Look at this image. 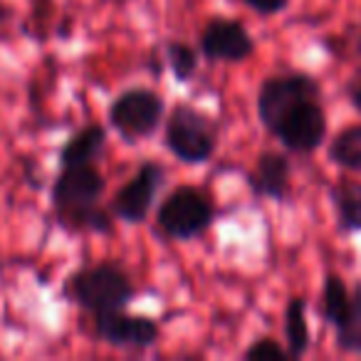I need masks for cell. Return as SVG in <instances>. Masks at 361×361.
Returning a JSON list of instances; mask_svg holds the SVG:
<instances>
[{"mask_svg": "<svg viewBox=\"0 0 361 361\" xmlns=\"http://www.w3.org/2000/svg\"><path fill=\"white\" fill-rule=\"evenodd\" d=\"M104 191L106 178L97 164L60 166L50 191L57 221L72 231L109 235L114 231V213L102 206Z\"/></svg>", "mask_w": 361, "mask_h": 361, "instance_id": "6da1fadb", "label": "cell"}, {"mask_svg": "<svg viewBox=\"0 0 361 361\" xmlns=\"http://www.w3.org/2000/svg\"><path fill=\"white\" fill-rule=\"evenodd\" d=\"M62 295L90 314L126 310L136 297L131 275L116 260H102L75 270L65 280Z\"/></svg>", "mask_w": 361, "mask_h": 361, "instance_id": "7a4b0ae2", "label": "cell"}, {"mask_svg": "<svg viewBox=\"0 0 361 361\" xmlns=\"http://www.w3.org/2000/svg\"><path fill=\"white\" fill-rule=\"evenodd\" d=\"M164 146L180 164H206L218 149V121L206 111L180 102L164 119Z\"/></svg>", "mask_w": 361, "mask_h": 361, "instance_id": "3957f363", "label": "cell"}, {"mask_svg": "<svg viewBox=\"0 0 361 361\" xmlns=\"http://www.w3.org/2000/svg\"><path fill=\"white\" fill-rule=\"evenodd\" d=\"M216 221V208L211 198L196 186H178L159 203L156 223L171 240L186 243L201 238Z\"/></svg>", "mask_w": 361, "mask_h": 361, "instance_id": "277c9868", "label": "cell"}, {"mask_svg": "<svg viewBox=\"0 0 361 361\" xmlns=\"http://www.w3.org/2000/svg\"><path fill=\"white\" fill-rule=\"evenodd\" d=\"M166 119V102L159 92L146 90V87H131L121 94L114 97L106 111L109 126L121 136L124 141L149 139L156 134Z\"/></svg>", "mask_w": 361, "mask_h": 361, "instance_id": "5b68a950", "label": "cell"}, {"mask_svg": "<svg viewBox=\"0 0 361 361\" xmlns=\"http://www.w3.org/2000/svg\"><path fill=\"white\" fill-rule=\"evenodd\" d=\"M166 183V169L159 161H144L136 169V173L126 180L124 186L114 193L109 203V211L116 221L139 226L149 218L151 208L156 203V196Z\"/></svg>", "mask_w": 361, "mask_h": 361, "instance_id": "8992f818", "label": "cell"}, {"mask_svg": "<svg viewBox=\"0 0 361 361\" xmlns=\"http://www.w3.org/2000/svg\"><path fill=\"white\" fill-rule=\"evenodd\" d=\"M307 99H319V85L310 75H302V72L272 75L257 90V116L270 131L282 114Z\"/></svg>", "mask_w": 361, "mask_h": 361, "instance_id": "52a82bcc", "label": "cell"}, {"mask_svg": "<svg viewBox=\"0 0 361 361\" xmlns=\"http://www.w3.org/2000/svg\"><path fill=\"white\" fill-rule=\"evenodd\" d=\"M94 317V334L104 344H111L116 349H134L144 351L159 341L161 326L156 319L144 314H131L126 310L102 312Z\"/></svg>", "mask_w": 361, "mask_h": 361, "instance_id": "ba28073f", "label": "cell"}, {"mask_svg": "<svg viewBox=\"0 0 361 361\" xmlns=\"http://www.w3.org/2000/svg\"><path fill=\"white\" fill-rule=\"evenodd\" d=\"M270 134L277 136V141L285 144V149L297 151V154H310L319 149L326 134V116L319 106V99H307L292 106L287 114L280 116Z\"/></svg>", "mask_w": 361, "mask_h": 361, "instance_id": "9c48e42d", "label": "cell"}, {"mask_svg": "<svg viewBox=\"0 0 361 361\" xmlns=\"http://www.w3.org/2000/svg\"><path fill=\"white\" fill-rule=\"evenodd\" d=\"M198 50L206 60L211 62H245L247 57H252L255 52V40L245 30L240 20H233V18H211L206 23L201 32V40H198Z\"/></svg>", "mask_w": 361, "mask_h": 361, "instance_id": "30bf717a", "label": "cell"}, {"mask_svg": "<svg viewBox=\"0 0 361 361\" xmlns=\"http://www.w3.org/2000/svg\"><path fill=\"white\" fill-rule=\"evenodd\" d=\"M290 161L285 154L277 151H262L257 156L255 166L247 173L250 191L257 198H272V201H285L290 196Z\"/></svg>", "mask_w": 361, "mask_h": 361, "instance_id": "8fae6325", "label": "cell"}, {"mask_svg": "<svg viewBox=\"0 0 361 361\" xmlns=\"http://www.w3.org/2000/svg\"><path fill=\"white\" fill-rule=\"evenodd\" d=\"M106 146V129L104 124L90 121L87 126L77 129L60 149V166H77V164H97L104 154Z\"/></svg>", "mask_w": 361, "mask_h": 361, "instance_id": "7c38bea8", "label": "cell"}, {"mask_svg": "<svg viewBox=\"0 0 361 361\" xmlns=\"http://www.w3.org/2000/svg\"><path fill=\"white\" fill-rule=\"evenodd\" d=\"M285 336H287V351L292 359L305 356L310 349V326H307V307L302 297H292L285 310Z\"/></svg>", "mask_w": 361, "mask_h": 361, "instance_id": "4fadbf2b", "label": "cell"}, {"mask_svg": "<svg viewBox=\"0 0 361 361\" xmlns=\"http://www.w3.org/2000/svg\"><path fill=\"white\" fill-rule=\"evenodd\" d=\"M334 208L339 216L341 228L346 231H361V183L356 180H341L336 183L334 193Z\"/></svg>", "mask_w": 361, "mask_h": 361, "instance_id": "5bb4252c", "label": "cell"}, {"mask_svg": "<svg viewBox=\"0 0 361 361\" xmlns=\"http://www.w3.org/2000/svg\"><path fill=\"white\" fill-rule=\"evenodd\" d=\"M166 65L178 85H186L196 77L198 65H201V50L183 40H171L166 42Z\"/></svg>", "mask_w": 361, "mask_h": 361, "instance_id": "9a60e30c", "label": "cell"}, {"mask_svg": "<svg viewBox=\"0 0 361 361\" xmlns=\"http://www.w3.org/2000/svg\"><path fill=\"white\" fill-rule=\"evenodd\" d=\"M336 344L344 351L361 354V287H356L349 300V307L336 322Z\"/></svg>", "mask_w": 361, "mask_h": 361, "instance_id": "2e32d148", "label": "cell"}, {"mask_svg": "<svg viewBox=\"0 0 361 361\" xmlns=\"http://www.w3.org/2000/svg\"><path fill=\"white\" fill-rule=\"evenodd\" d=\"M329 156L344 169L361 171V126H349L341 131L331 144Z\"/></svg>", "mask_w": 361, "mask_h": 361, "instance_id": "e0dca14e", "label": "cell"}, {"mask_svg": "<svg viewBox=\"0 0 361 361\" xmlns=\"http://www.w3.org/2000/svg\"><path fill=\"white\" fill-rule=\"evenodd\" d=\"M349 300H351V295L346 292L344 282L336 275L326 277L324 292H322V314H324V319L336 324V322L341 319V314L346 312V307H349Z\"/></svg>", "mask_w": 361, "mask_h": 361, "instance_id": "ac0fdd59", "label": "cell"}, {"mask_svg": "<svg viewBox=\"0 0 361 361\" xmlns=\"http://www.w3.org/2000/svg\"><path fill=\"white\" fill-rule=\"evenodd\" d=\"M243 359L245 361H285V359H292V356L280 341L270 339V336H260V339L252 341V344L243 351Z\"/></svg>", "mask_w": 361, "mask_h": 361, "instance_id": "d6986e66", "label": "cell"}, {"mask_svg": "<svg viewBox=\"0 0 361 361\" xmlns=\"http://www.w3.org/2000/svg\"><path fill=\"white\" fill-rule=\"evenodd\" d=\"M240 3L260 16H275L287 8V0H240Z\"/></svg>", "mask_w": 361, "mask_h": 361, "instance_id": "ffe728a7", "label": "cell"}, {"mask_svg": "<svg viewBox=\"0 0 361 361\" xmlns=\"http://www.w3.org/2000/svg\"><path fill=\"white\" fill-rule=\"evenodd\" d=\"M349 94H351V102H354V106L361 111V77L359 80L351 85V90H349Z\"/></svg>", "mask_w": 361, "mask_h": 361, "instance_id": "44dd1931", "label": "cell"}, {"mask_svg": "<svg viewBox=\"0 0 361 361\" xmlns=\"http://www.w3.org/2000/svg\"><path fill=\"white\" fill-rule=\"evenodd\" d=\"M359 52H361V40H359Z\"/></svg>", "mask_w": 361, "mask_h": 361, "instance_id": "7402d4cb", "label": "cell"}]
</instances>
